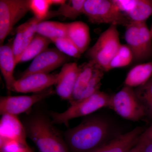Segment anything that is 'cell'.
I'll return each mask as SVG.
<instances>
[{"label": "cell", "instance_id": "1", "mask_svg": "<svg viewBox=\"0 0 152 152\" xmlns=\"http://www.w3.org/2000/svg\"><path fill=\"white\" fill-rule=\"evenodd\" d=\"M111 126L103 118L92 117L65 134V140L71 152H92L112 138Z\"/></svg>", "mask_w": 152, "mask_h": 152}, {"label": "cell", "instance_id": "2", "mask_svg": "<svg viewBox=\"0 0 152 152\" xmlns=\"http://www.w3.org/2000/svg\"><path fill=\"white\" fill-rule=\"evenodd\" d=\"M24 126L27 136L34 143L39 152H71L65 139L45 114L33 115Z\"/></svg>", "mask_w": 152, "mask_h": 152}, {"label": "cell", "instance_id": "3", "mask_svg": "<svg viewBox=\"0 0 152 152\" xmlns=\"http://www.w3.org/2000/svg\"><path fill=\"white\" fill-rule=\"evenodd\" d=\"M121 45L117 26L110 25L89 49L87 56L104 72H108L110 63L116 54Z\"/></svg>", "mask_w": 152, "mask_h": 152}, {"label": "cell", "instance_id": "4", "mask_svg": "<svg viewBox=\"0 0 152 152\" xmlns=\"http://www.w3.org/2000/svg\"><path fill=\"white\" fill-rule=\"evenodd\" d=\"M111 96L103 92H97L89 97L71 104L63 113L51 112L53 124H64L66 126L71 120L88 115L105 107H110Z\"/></svg>", "mask_w": 152, "mask_h": 152}, {"label": "cell", "instance_id": "5", "mask_svg": "<svg viewBox=\"0 0 152 152\" xmlns=\"http://www.w3.org/2000/svg\"><path fill=\"white\" fill-rule=\"evenodd\" d=\"M83 14L90 23L95 24H109L126 27L131 22L113 0H86Z\"/></svg>", "mask_w": 152, "mask_h": 152}, {"label": "cell", "instance_id": "6", "mask_svg": "<svg viewBox=\"0 0 152 152\" xmlns=\"http://www.w3.org/2000/svg\"><path fill=\"white\" fill-rule=\"evenodd\" d=\"M125 40L133 55V60L141 61L152 56V35L146 22L131 21L126 27Z\"/></svg>", "mask_w": 152, "mask_h": 152}, {"label": "cell", "instance_id": "7", "mask_svg": "<svg viewBox=\"0 0 152 152\" xmlns=\"http://www.w3.org/2000/svg\"><path fill=\"white\" fill-rule=\"evenodd\" d=\"M109 107L120 116L133 121H137L146 115L143 106L134 90L126 86L111 96Z\"/></svg>", "mask_w": 152, "mask_h": 152}, {"label": "cell", "instance_id": "8", "mask_svg": "<svg viewBox=\"0 0 152 152\" xmlns=\"http://www.w3.org/2000/svg\"><path fill=\"white\" fill-rule=\"evenodd\" d=\"M30 0L0 1V44L4 42L14 26L30 11Z\"/></svg>", "mask_w": 152, "mask_h": 152}, {"label": "cell", "instance_id": "9", "mask_svg": "<svg viewBox=\"0 0 152 152\" xmlns=\"http://www.w3.org/2000/svg\"><path fill=\"white\" fill-rule=\"evenodd\" d=\"M55 94L51 87L31 96H7L0 99V113L17 116L28 111L33 105Z\"/></svg>", "mask_w": 152, "mask_h": 152}, {"label": "cell", "instance_id": "10", "mask_svg": "<svg viewBox=\"0 0 152 152\" xmlns=\"http://www.w3.org/2000/svg\"><path fill=\"white\" fill-rule=\"evenodd\" d=\"M69 56L57 48H48L34 59L20 78L32 74H49L69 61Z\"/></svg>", "mask_w": 152, "mask_h": 152}, {"label": "cell", "instance_id": "11", "mask_svg": "<svg viewBox=\"0 0 152 152\" xmlns=\"http://www.w3.org/2000/svg\"><path fill=\"white\" fill-rule=\"evenodd\" d=\"M24 126L17 116L10 114L2 115L0 121V145L14 142L22 146L28 145Z\"/></svg>", "mask_w": 152, "mask_h": 152}, {"label": "cell", "instance_id": "12", "mask_svg": "<svg viewBox=\"0 0 152 152\" xmlns=\"http://www.w3.org/2000/svg\"><path fill=\"white\" fill-rule=\"evenodd\" d=\"M58 74L38 73L26 76L16 80L14 91L21 93L40 92L56 85Z\"/></svg>", "mask_w": 152, "mask_h": 152}, {"label": "cell", "instance_id": "13", "mask_svg": "<svg viewBox=\"0 0 152 152\" xmlns=\"http://www.w3.org/2000/svg\"><path fill=\"white\" fill-rule=\"evenodd\" d=\"M144 131L137 127L132 130L119 135L92 152H129L138 142Z\"/></svg>", "mask_w": 152, "mask_h": 152}, {"label": "cell", "instance_id": "14", "mask_svg": "<svg viewBox=\"0 0 152 152\" xmlns=\"http://www.w3.org/2000/svg\"><path fill=\"white\" fill-rule=\"evenodd\" d=\"M79 70L76 63H66L58 74L56 92L63 99L71 100Z\"/></svg>", "mask_w": 152, "mask_h": 152}, {"label": "cell", "instance_id": "15", "mask_svg": "<svg viewBox=\"0 0 152 152\" xmlns=\"http://www.w3.org/2000/svg\"><path fill=\"white\" fill-rule=\"evenodd\" d=\"M40 22L34 17L17 28L12 45L16 65L20 63L23 53L37 34L36 26Z\"/></svg>", "mask_w": 152, "mask_h": 152}, {"label": "cell", "instance_id": "16", "mask_svg": "<svg viewBox=\"0 0 152 152\" xmlns=\"http://www.w3.org/2000/svg\"><path fill=\"white\" fill-rule=\"evenodd\" d=\"M12 45L13 42L1 46L0 69L7 88L14 91V84L16 81L14 77V72L17 65Z\"/></svg>", "mask_w": 152, "mask_h": 152}, {"label": "cell", "instance_id": "17", "mask_svg": "<svg viewBox=\"0 0 152 152\" xmlns=\"http://www.w3.org/2000/svg\"><path fill=\"white\" fill-rule=\"evenodd\" d=\"M67 37L75 45L81 53L88 49L91 42L90 28L88 25L82 21L68 23Z\"/></svg>", "mask_w": 152, "mask_h": 152}, {"label": "cell", "instance_id": "18", "mask_svg": "<svg viewBox=\"0 0 152 152\" xmlns=\"http://www.w3.org/2000/svg\"><path fill=\"white\" fill-rule=\"evenodd\" d=\"M96 66L95 63L91 60L79 66L78 75L74 87L72 99L69 101L71 104L80 100L82 95L86 88Z\"/></svg>", "mask_w": 152, "mask_h": 152}, {"label": "cell", "instance_id": "19", "mask_svg": "<svg viewBox=\"0 0 152 152\" xmlns=\"http://www.w3.org/2000/svg\"><path fill=\"white\" fill-rule=\"evenodd\" d=\"M152 77V61L137 65L128 72L125 80L126 86L139 87L145 84Z\"/></svg>", "mask_w": 152, "mask_h": 152}, {"label": "cell", "instance_id": "20", "mask_svg": "<svg viewBox=\"0 0 152 152\" xmlns=\"http://www.w3.org/2000/svg\"><path fill=\"white\" fill-rule=\"evenodd\" d=\"M36 33L50 40L66 37V23L53 21H43L37 25Z\"/></svg>", "mask_w": 152, "mask_h": 152}, {"label": "cell", "instance_id": "21", "mask_svg": "<svg viewBox=\"0 0 152 152\" xmlns=\"http://www.w3.org/2000/svg\"><path fill=\"white\" fill-rule=\"evenodd\" d=\"M50 40L36 34L32 40L23 53L20 63L25 62L35 58L48 48Z\"/></svg>", "mask_w": 152, "mask_h": 152}, {"label": "cell", "instance_id": "22", "mask_svg": "<svg viewBox=\"0 0 152 152\" xmlns=\"http://www.w3.org/2000/svg\"><path fill=\"white\" fill-rule=\"evenodd\" d=\"M86 0H70L62 5L60 6L58 9L53 12H50V16L53 15H61L67 18L74 20L82 14H83L84 7Z\"/></svg>", "mask_w": 152, "mask_h": 152}, {"label": "cell", "instance_id": "23", "mask_svg": "<svg viewBox=\"0 0 152 152\" xmlns=\"http://www.w3.org/2000/svg\"><path fill=\"white\" fill-rule=\"evenodd\" d=\"M152 15L151 0H137L135 6L127 17L131 21L146 22Z\"/></svg>", "mask_w": 152, "mask_h": 152}, {"label": "cell", "instance_id": "24", "mask_svg": "<svg viewBox=\"0 0 152 152\" xmlns=\"http://www.w3.org/2000/svg\"><path fill=\"white\" fill-rule=\"evenodd\" d=\"M134 91L143 106L146 115L152 120V77L145 84Z\"/></svg>", "mask_w": 152, "mask_h": 152}, {"label": "cell", "instance_id": "25", "mask_svg": "<svg viewBox=\"0 0 152 152\" xmlns=\"http://www.w3.org/2000/svg\"><path fill=\"white\" fill-rule=\"evenodd\" d=\"M133 60V55L131 49L127 45L121 44L116 54L110 63L108 71L116 68L126 66Z\"/></svg>", "mask_w": 152, "mask_h": 152}, {"label": "cell", "instance_id": "26", "mask_svg": "<svg viewBox=\"0 0 152 152\" xmlns=\"http://www.w3.org/2000/svg\"><path fill=\"white\" fill-rule=\"evenodd\" d=\"M51 41L55 44L57 49L68 56L79 58L82 54L75 45L67 36L53 39Z\"/></svg>", "mask_w": 152, "mask_h": 152}, {"label": "cell", "instance_id": "27", "mask_svg": "<svg viewBox=\"0 0 152 152\" xmlns=\"http://www.w3.org/2000/svg\"><path fill=\"white\" fill-rule=\"evenodd\" d=\"M51 6L50 0H30V11L40 22L49 18V10Z\"/></svg>", "mask_w": 152, "mask_h": 152}, {"label": "cell", "instance_id": "28", "mask_svg": "<svg viewBox=\"0 0 152 152\" xmlns=\"http://www.w3.org/2000/svg\"><path fill=\"white\" fill-rule=\"evenodd\" d=\"M104 75L103 70L97 66L86 88L83 93L80 100L79 101L86 99L99 91Z\"/></svg>", "mask_w": 152, "mask_h": 152}, {"label": "cell", "instance_id": "29", "mask_svg": "<svg viewBox=\"0 0 152 152\" xmlns=\"http://www.w3.org/2000/svg\"><path fill=\"white\" fill-rule=\"evenodd\" d=\"M120 10L127 16L135 6L137 0H113Z\"/></svg>", "mask_w": 152, "mask_h": 152}, {"label": "cell", "instance_id": "30", "mask_svg": "<svg viewBox=\"0 0 152 152\" xmlns=\"http://www.w3.org/2000/svg\"><path fill=\"white\" fill-rule=\"evenodd\" d=\"M138 143L142 152H152V142L139 138Z\"/></svg>", "mask_w": 152, "mask_h": 152}, {"label": "cell", "instance_id": "31", "mask_svg": "<svg viewBox=\"0 0 152 152\" xmlns=\"http://www.w3.org/2000/svg\"><path fill=\"white\" fill-rule=\"evenodd\" d=\"M140 138L152 142V124L140 136Z\"/></svg>", "mask_w": 152, "mask_h": 152}, {"label": "cell", "instance_id": "32", "mask_svg": "<svg viewBox=\"0 0 152 152\" xmlns=\"http://www.w3.org/2000/svg\"><path fill=\"white\" fill-rule=\"evenodd\" d=\"M14 152H34L28 146H23L20 147Z\"/></svg>", "mask_w": 152, "mask_h": 152}, {"label": "cell", "instance_id": "33", "mask_svg": "<svg viewBox=\"0 0 152 152\" xmlns=\"http://www.w3.org/2000/svg\"><path fill=\"white\" fill-rule=\"evenodd\" d=\"M51 5L61 6L66 2L65 0H50Z\"/></svg>", "mask_w": 152, "mask_h": 152}, {"label": "cell", "instance_id": "34", "mask_svg": "<svg viewBox=\"0 0 152 152\" xmlns=\"http://www.w3.org/2000/svg\"><path fill=\"white\" fill-rule=\"evenodd\" d=\"M129 152H142L138 143Z\"/></svg>", "mask_w": 152, "mask_h": 152}, {"label": "cell", "instance_id": "35", "mask_svg": "<svg viewBox=\"0 0 152 152\" xmlns=\"http://www.w3.org/2000/svg\"><path fill=\"white\" fill-rule=\"evenodd\" d=\"M151 35H152V26L151 29Z\"/></svg>", "mask_w": 152, "mask_h": 152}, {"label": "cell", "instance_id": "36", "mask_svg": "<svg viewBox=\"0 0 152 152\" xmlns=\"http://www.w3.org/2000/svg\"><path fill=\"white\" fill-rule=\"evenodd\" d=\"M1 152H2V151H1Z\"/></svg>", "mask_w": 152, "mask_h": 152}]
</instances>
